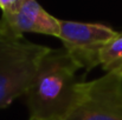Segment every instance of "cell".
Masks as SVG:
<instances>
[{
    "label": "cell",
    "instance_id": "ba28073f",
    "mask_svg": "<svg viewBox=\"0 0 122 120\" xmlns=\"http://www.w3.org/2000/svg\"><path fill=\"white\" fill-rule=\"evenodd\" d=\"M121 33H122V32H121Z\"/></svg>",
    "mask_w": 122,
    "mask_h": 120
},
{
    "label": "cell",
    "instance_id": "3957f363",
    "mask_svg": "<svg viewBox=\"0 0 122 120\" xmlns=\"http://www.w3.org/2000/svg\"><path fill=\"white\" fill-rule=\"evenodd\" d=\"M64 120H122V73L80 82L77 99Z\"/></svg>",
    "mask_w": 122,
    "mask_h": 120
},
{
    "label": "cell",
    "instance_id": "6da1fadb",
    "mask_svg": "<svg viewBox=\"0 0 122 120\" xmlns=\"http://www.w3.org/2000/svg\"><path fill=\"white\" fill-rule=\"evenodd\" d=\"M81 67L64 48L50 49L41 59L26 97L30 119L64 120L77 99Z\"/></svg>",
    "mask_w": 122,
    "mask_h": 120
},
{
    "label": "cell",
    "instance_id": "8992f818",
    "mask_svg": "<svg viewBox=\"0 0 122 120\" xmlns=\"http://www.w3.org/2000/svg\"><path fill=\"white\" fill-rule=\"evenodd\" d=\"M100 66L106 73H122V33L110 40L100 53Z\"/></svg>",
    "mask_w": 122,
    "mask_h": 120
},
{
    "label": "cell",
    "instance_id": "7a4b0ae2",
    "mask_svg": "<svg viewBox=\"0 0 122 120\" xmlns=\"http://www.w3.org/2000/svg\"><path fill=\"white\" fill-rule=\"evenodd\" d=\"M50 47L0 36V110L25 95Z\"/></svg>",
    "mask_w": 122,
    "mask_h": 120
},
{
    "label": "cell",
    "instance_id": "277c9868",
    "mask_svg": "<svg viewBox=\"0 0 122 120\" xmlns=\"http://www.w3.org/2000/svg\"><path fill=\"white\" fill-rule=\"evenodd\" d=\"M117 36L119 32L102 24L59 19L58 39L69 55L86 72L100 66L101 49Z\"/></svg>",
    "mask_w": 122,
    "mask_h": 120
},
{
    "label": "cell",
    "instance_id": "5b68a950",
    "mask_svg": "<svg viewBox=\"0 0 122 120\" xmlns=\"http://www.w3.org/2000/svg\"><path fill=\"white\" fill-rule=\"evenodd\" d=\"M0 36L21 39L24 33H41L58 38L59 19L35 0H0Z\"/></svg>",
    "mask_w": 122,
    "mask_h": 120
},
{
    "label": "cell",
    "instance_id": "52a82bcc",
    "mask_svg": "<svg viewBox=\"0 0 122 120\" xmlns=\"http://www.w3.org/2000/svg\"><path fill=\"white\" fill-rule=\"evenodd\" d=\"M29 120H35V119H30V118H29Z\"/></svg>",
    "mask_w": 122,
    "mask_h": 120
}]
</instances>
